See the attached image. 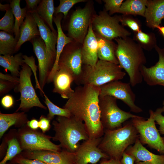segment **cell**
<instances>
[{"label": "cell", "mask_w": 164, "mask_h": 164, "mask_svg": "<svg viewBox=\"0 0 164 164\" xmlns=\"http://www.w3.org/2000/svg\"><path fill=\"white\" fill-rule=\"evenodd\" d=\"M100 87L91 85L76 87L63 106L73 116L83 121L89 138L102 137L104 129L100 120L99 105Z\"/></svg>", "instance_id": "1"}, {"label": "cell", "mask_w": 164, "mask_h": 164, "mask_svg": "<svg viewBox=\"0 0 164 164\" xmlns=\"http://www.w3.org/2000/svg\"><path fill=\"white\" fill-rule=\"evenodd\" d=\"M114 39L117 44L116 55L119 65L128 73L130 83L134 87L143 80L141 69L146 63L143 49L129 37Z\"/></svg>", "instance_id": "2"}, {"label": "cell", "mask_w": 164, "mask_h": 164, "mask_svg": "<svg viewBox=\"0 0 164 164\" xmlns=\"http://www.w3.org/2000/svg\"><path fill=\"white\" fill-rule=\"evenodd\" d=\"M52 124L55 132L52 138L60 142L63 149L75 152L80 141L89 138L84 122L73 116L70 117L58 116Z\"/></svg>", "instance_id": "3"}, {"label": "cell", "mask_w": 164, "mask_h": 164, "mask_svg": "<svg viewBox=\"0 0 164 164\" xmlns=\"http://www.w3.org/2000/svg\"><path fill=\"white\" fill-rule=\"evenodd\" d=\"M138 138V134L131 121H125L120 128L104 130L98 147L110 159L120 161L126 149Z\"/></svg>", "instance_id": "4"}, {"label": "cell", "mask_w": 164, "mask_h": 164, "mask_svg": "<svg viewBox=\"0 0 164 164\" xmlns=\"http://www.w3.org/2000/svg\"><path fill=\"white\" fill-rule=\"evenodd\" d=\"M122 69L119 64L98 60L94 66L85 65L82 67L80 84L100 87L110 82L121 80L126 75Z\"/></svg>", "instance_id": "5"}, {"label": "cell", "mask_w": 164, "mask_h": 164, "mask_svg": "<svg viewBox=\"0 0 164 164\" xmlns=\"http://www.w3.org/2000/svg\"><path fill=\"white\" fill-rule=\"evenodd\" d=\"M117 100L111 96L99 95L100 120L104 130L120 128L128 119L139 116L121 109L117 105Z\"/></svg>", "instance_id": "6"}, {"label": "cell", "mask_w": 164, "mask_h": 164, "mask_svg": "<svg viewBox=\"0 0 164 164\" xmlns=\"http://www.w3.org/2000/svg\"><path fill=\"white\" fill-rule=\"evenodd\" d=\"M153 111L149 110V117L147 120L139 116L131 118L130 121L138 134L141 143L155 149L161 155H164V143L156 127Z\"/></svg>", "instance_id": "7"}, {"label": "cell", "mask_w": 164, "mask_h": 164, "mask_svg": "<svg viewBox=\"0 0 164 164\" xmlns=\"http://www.w3.org/2000/svg\"><path fill=\"white\" fill-rule=\"evenodd\" d=\"M32 70L25 63L22 66L19 82L14 88L15 92H19L20 94L19 100L21 102L16 112L19 110L28 111L34 107L46 109V107L40 101L32 86L31 80Z\"/></svg>", "instance_id": "8"}, {"label": "cell", "mask_w": 164, "mask_h": 164, "mask_svg": "<svg viewBox=\"0 0 164 164\" xmlns=\"http://www.w3.org/2000/svg\"><path fill=\"white\" fill-rule=\"evenodd\" d=\"M120 16H111L104 11L93 18L92 25L100 36L110 41L129 37L131 33L120 24Z\"/></svg>", "instance_id": "9"}, {"label": "cell", "mask_w": 164, "mask_h": 164, "mask_svg": "<svg viewBox=\"0 0 164 164\" xmlns=\"http://www.w3.org/2000/svg\"><path fill=\"white\" fill-rule=\"evenodd\" d=\"M129 83L119 80L113 81L100 87V95H109L122 101L130 108L131 111L139 113L143 111L135 103L136 95Z\"/></svg>", "instance_id": "10"}, {"label": "cell", "mask_w": 164, "mask_h": 164, "mask_svg": "<svg viewBox=\"0 0 164 164\" xmlns=\"http://www.w3.org/2000/svg\"><path fill=\"white\" fill-rule=\"evenodd\" d=\"M21 147L29 151L47 150L58 152L62 150L60 145L50 140L51 138L35 130L28 129L19 133Z\"/></svg>", "instance_id": "11"}, {"label": "cell", "mask_w": 164, "mask_h": 164, "mask_svg": "<svg viewBox=\"0 0 164 164\" xmlns=\"http://www.w3.org/2000/svg\"><path fill=\"white\" fill-rule=\"evenodd\" d=\"M102 137L89 138L80 144L74 152L76 164H95L101 159H110L98 147Z\"/></svg>", "instance_id": "12"}, {"label": "cell", "mask_w": 164, "mask_h": 164, "mask_svg": "<svg viewBox=\"0 0 164 164\" xmlns=\"http://www.w3.org/2000/svg\"><path fill=\"white\" fill-rule=\"evenodd\" d=\"M24 155L29 159L41 160L46 164H76L75 153L64 149L58 152L26 150Z\"/></svg>", "instance_id": "13"}, {"label": "cell", "mask_w": 164, "mask_h": 164, "mask_svg": "<svg viewBox=\"0 0 164 164\" xmlns=\"http://www.w3.org/2000/svg\"><path fill=\"white\" fill-rule=\"evenodd\" d=\"M91 11L87 7L76 10L72 15L68 27L70 37L82 42L89 26Z\"/></svg>", "instance_id": "14"}, {"label": "cell", "mask_w": 164, "mask_h": 164, "mask_svg": "<svg viewBox=\"0 0 164 164\" xmlns=\"http://www.w3.org/2000/svg\"><path fill=\"white\" fill-rule=\"evenodd\" d=\"M34 52L38 62L39 86L41 93L46 83L51 70L50 68L45 44L40 36L36 37L30 41Z\"/></svg>", "instance_id": "15"}, {"label": "cell", "mask_w": 164, "mask_h": 164, "mask_svg": "<svg viewBox=\"0 0 164 164\" xmlns=\"http://www.w3.org/2000/svg\"><path fill=\"white\" fill-rule=\"evenodd\" d=\"M155 49L159 56L158 61L150 67L143 66L141 73L143 79L148 85L164 87V48H160L156 45Z\"/></svg>", "instance_id": "16"}, {"label": "cell", "mask_w": 164, "mask_h": 164, "mask_svg": "<svg viewBox=\"0 0 164 164\" xmlns=\"http://www.w3.org/2000/svg\"><path fill=\"white\" fill-rule=\"evenodd\" d=\"M74 80L73 74L67 66L60 65L59 69L56 73L53 79L54 88L53 92L60 94L64 99H68L74 92L71 84Z\"/></svg>", "instance_id": "17"}, {"label": "cell", "mask_w": 164, "mask_h": 164, "mask_svg": "<svg viewBox=\"0 0 164 164\" xmlns=\"http://www.w3.org/2000/svg\"><path fill=\"white\" fill-rule=\"evenodd\" d=\"M30 12L35 19L38 27L40 36L45 44L49 65L51 70L56 58V50L55 45L57 42V36L56 34L50 29L35 11Z\"/></svg>", "instance_id": "18"}, {"label": "cell", "mask_w": 164, "mask_h": 164, "mask_svg": "<svg viewBox=\"0 0 164 164\" xmlns=\"http://www.w3.org/2000/svg\"><path fill=\"white\" fill-rule=\"evenodd\" d=\"M82 63L81 49H79L72 51L63 50L60 58L59 66L62 65L69 68L73 74L74 81L79 84L82 71Z\"/></svg>", "instance_id": "19"}, {"label": "cell", "mask_w": 164, "mask_h": 164, "mask_svg": "<svg viewBox=\"0 0 164 164\" xmlns=\"http://www.w3.org/2000/svg\"><path fill=\"white\" fill-rule=\"evenodd\" d=\"M81 49L83 63L93 67L98 60V43L91 23L90 24L87 33L84 38Z\"/></svg>", "instance_id": "20"}, {"label": "cell", "mask_w": 164, "mask_h": 164, "mask_svg": "<svg viewBox=\"0 0 164 164\" xmlns=\"http://www.w3.org/2000/svg\"><path fill=\"white\" fill-rule=\"evenodd\" d=\"M125 152L135 157V162L142 161L150 164H164V155H156L150 152L143 146L139 138Z\"/></svg>", "instance_id": "21"}, {"label": "cell", "mask_w": 164, "mask_h": 164, "mask_svg": "<svg viewBox=\"0 0 164 164\" xmlns=\"http://www.w3.org/2000/svg\"><path fill=\"white\" fill-rule=\"evenodd\" d=\"M144 17L149 28L160 25L164 18V0H147Z\"/></svg>", "instance_id": "22"}, {"label": "cell", "mask_w": 164, "mask_h": 164, "mask_svg": "<svg viewBox=\"0 0 164 164\" xmlns=\"http://www.w3.org/2000/svg\"><path fill=\"white\" fill-rule=\"evenodd\" d=\"M61 16L60 15L53 18V21L57 30L56 54L54 63L48 77L47 83L53 82V77L59 69V63L61 54L66 46L71 43L72 40V38L66 36L62 30L61 24Z\"/></svg>", "instance_id": "23"}, {"label": "cell", "mask_w": 164, "mask_h": 164, "mask_svg": "<svg viewBox=\"0 0 164 164\" xmlns=\"http://www.w3.org/2000/svg\"><path fill=\"white\" fill-rule=\"evenodd\" d=\"M40 36L37 24L31 12H28L20 28V36L15 49L18 51L22 45L27 41Z\"/></svg>", "instance_id": "24"}, {"label": "cell", "mask_w": 164, "mask_h": 164, "mask_svg": "<svg viewBox=\"0 0 164 164\" xmlns=\"http://www.w3.org/2000/svg\"><path fill=\"white\" fill-rule=\"evenodd\" d=\"M97 38L98 43L97 56L99 60L119 64L116 55L117 45L115 46L112 41L101 36Z\"/></svg>", "instance_id": "25"}, {"label": "cell", "mask_w": 164, "mask_h": 164, "mask_svg": "<svg viewBox=\"0 0 164 164\" xmlns=\"http://www.w3.org/2000/svg\"><path fill=\"white\" fill-rule=\"evenodd\" d=\"M21 53L13 56L10 55L0 56V65L9 71L12 75L19 77L20 67L25 63Z\"/></svg>", "instance_id": "26"}, {"label": "cell", "mask_w": 164, "mask_h": 164, "mask_svg": "<svg viewBox=\"0 0 164 164\" xmlns=\"http://www.w3.org/2000/svg\"><path fill=\"white\" fill-rule=\"evenodd\" d=\"M147 0H126L122 3L118 13L125 15H139L144 17Z\"/></svg>", "instance_id": "27"}, {"label": "cell", "mask_w": 164, "mask_h": 164, "mask_svg": "<svg viewBox=\"0 0 164 164\" xmlns=\"http://www.w3.org/2000/svg\"><path fill=\"white\" fill-rule=\"evenodd\" d=\"M24 112L5 114L0 113V138L11 126L17 124H24L27 121Z\"/></svg>", "instance_id": "28"}, {"label": "cell", "mask_w": 164, "mask_h": 164, "mask_svg": "<svg viewBox=\"0 0 164 164\" xmlns=\"http://www.w3.org/2000/svg\"><path fill=\"white\" fill-rule=\"evenodd\" d=\"M39 16L48 25L51 31L56 34L53 24L55 8L53 0H43L39 4L35 11Z\"/></svg>", "instance_id": "29"}, {"label": "cell", "mask_w": 164, "mask_h": 164, "mask_svg": "<svg viewBox=\"0 0 164 164\" xmlns=\"http://www.w3.org/2000/svg\"><path fill=\"white\" fill-rule=\"evenodd\" d=\"M20 0H13L10 2V4L12 12L15 17L13 32L15 38L18 41L20 36V26L23 22L28 12L26 7L23 8L20 7Z\"/></svg>", "instance_id": "30"}, {"label": "cell", "mask_w": 164, "mask_h": 164, "mask_svg": "<svg viewBox=\"0 0 164 164\" xmlns=\"http://www.w3.org/2000/svg\"><path fill=\"white\" fill-rule=\"evenodd\" d=\"M133 39L143 49L147 51L151 50L157 45L155 36L153 32H145L142 30L135 32Z\"/></svg>", "instance_id": "31"}, {"label": "cell", "mask_w": 164, "mask_h": 164, "mask_svg": "<svg viewBox=\"0 0 164 164\" xmlns=\"http://www.w3.org/2000/svg\"><path fill=\"white\" fill-rule=\"evenodd\" d=\"M18 40L13 36L5 32H0V54L12 55L16 52Z\"/></svg>", "instance_id": "32"}, {"label": "cell", "mask_w": 164, "mask_h": 164, "mask_svg": "<svg viewBox=\"0 0 164 164\" xmlns=\"http://www.w3.org/2000/svg\"><path fill=\"white\" fill-rule=\"evenodd\" d=\"M43 94L45 98L44 103L49 110L47 118L50 120L53 119L55 115L66 117H70L72 116L71 113L68 110L60 108L56 105L50 100L45 93Z\"/></svg>", "instance_id": "33"}, {"label": "cell", "mask_w": 164, "mask_h": 164, "mask_svg": "<svg viewBox=\"0 0 164 164\" xmlns=\"http://www.w3.org/2000/svg\"><path fill=\"white\" fill-rule=\"evenodd\" d=\"M8 145L6 154L0 164H5L8 161L12 159L22 150L17 140L15 138L9 140L8 141Z\"/></svg>", "instance_id": "34"}, {"label": "cell", "mask_w": 164, "mask_h": 164, "mask_svg": "<svg viewBox=\"0 0 164 164\" xmlns=\"http://www.w3.org/2000/svg\"><path fill=\"white\" fill-rule=\"evenodd\" d=\"M6 11L4 15L0 20V29L11 34L14 33L15 20L10 7Z\"/></svg>", "instance_id": "35"}, {"label": "cell", "mask_w": 164, "mask_h": 164, "mask_svg": "<svg viewBox=\"0 0 164 164\" xmlns=\"http://www.w3.org/2000/svg\"><path fill=\"white\" fill-rule=\"evenodd\" d=\"M84 0H60L58 7L55 8L54 13L57 14L62 13L66 18L70 10L77 3L84 2Z\"/></svg>", "instance_id": "36"}, {"label": "cell", "mask_w": 164, "mask_h": 164, "mask_svg": "<svg viewBox=\"0 0 164 164\" xmlns=\"http://www.w3.org/2000/svg\"><path fill=\"white\" fill-rule=\"evenodd\" d=\"M120 22L122 26L128 27L134 31V32L142 30L140 22L131 15H123L120 16Z\"/></svg>", "instance_id": "37"}, {"label": "cell", "mask_w": 164, "mask_h": 164, "mask_svg": "<svg viewBox=\"0 0 164 164\" xmlns=\"http://www.w3.org/2000/svg\"><path fill=\"white\" fill-rule=\"evenodd\" d=\"M106 11H109V14L118 13L123 0H104Z\"/></svg>", "instance_id": "38"}, {"label": "cell", "mask_w": 164, "mask_h": 164, "mask_svg": "<svg viewBox=\"0 0 164 164\" xmlns=\"http://www.w3.org/2000/svg\"><path fill=\"white\" fill-rule=\"evenodd\" d=\"M161 108H157L153 111V117L156 123L159 125V132L160 134L164 135V116L162 113ZM164 143V137H162Z\"/></svg>", "instance_id": "39"}, {"label": "cell", "mask_w": 164, "mask_h": 164, "mask_svg": "<svg viewBox=\"0 0 164 164\" xmlns=\"http://www.w3.org/2000/svg\"><path fill=\"white\" fill-rule=\"evenodd\" d=\"M17 84L14 83L2 80H0V94L2 96L7 93Z\"/></svg>", "instance_id": "40"}, {"label": "cell", "mask_w": 164, "mask_h": 164, "mask_svg": "<svg viewBox=\"0 0 164 164\" xmlns=\"http://www.w3.org/2000/svg\"><path fill=\"white\" fill-rule=\"evenodd\" d=\"M50 121L47 118L42 115L39 121V126L43 133L48 131L50 128Z\"/></svg>", "instance_id": "41"}, {"label": "cell", "mask_w": 164, "mask_h": 164, "mask_svg": "<svg viewBox=\"0 0 164 164\" xmlns=\"http://www.w3.org/2000/svg\"><path fill=\"white\" fill-rule=\"evenodd\" d=\"M2 106L5 108H8L12 107L14 104V99L12 97L7 95L3 97L1 100Z\"/></svg>", "instance_id": "42"}, {"label": "cell", "mask_w": 164, "mask_h": 164, "mask_svg": "<svg viewBox=\"0 0 164 164\" xmlns=\"http://www.w3.org/2000/svg\"><path fill=\"white\" fill-rule=\"evenodd\" d=\"M16 162L19 164H46L43 161L39 160L23 158L17 159Z\"/></svg>", "instance_id": "43"}, {"label": "cell", "mask_w": 164, "mask_h": 164, "mask_svg": "<svg viewBox=\"0 0 164 164\" xmlns=\"http://www.w3.org/2000/svg\"><path fill=\"white\" fill-rule=\"evenodd\" d=\"M135 157L125 152L123 154L120 162L122 164H134L135 162Z\"/></svg>", "instance_id": "44"}, {"label": "cell", "mask_w": 164, "mask_h": 164, "mask_svg": "<svg viewBox=\"0 0 164 164\" xmlns=\"http://www.w3.org/2000/svg\"><path fill=\"white\" fill-rule=\"evenodd\" d=\"M28 12H31L36 11L38 5L39 3L41 0H26Z\"/></svg>", "instance_id": "45"}, {"label": "cell", "mask_w": 164, "mask_h": 164, "mask_svg": "<svg viewBox=\"0 0 164 164\" xmlns=\"http://www.w3.org/2000/svg\"><path fill=\"white\" fill-rule=\"evenodd\" d=\"M0 78L1 80L10 81L18 84L19 80V77H15L12 75L4 74L0 73Z\"/></svg>", "instance_id": "46"}, {"label": "cell", "mask_w": 164, "mask_h": 164, "mask_svg": "<svg viewBox=\"0 0 164 164\" xmlns=\"http://www.w3.org/2000/svg\"><path fill=\"white\" fill-rule=\"evenodd\" d=\"M28 126L32 129L36 130L39 126V121L36 119H33L27 122Z\"/></svg>", "instance_id": "47"}, {"label": "cell", "mask_w": 164, "mask_h": 164, "mask_svg": "<svg viewBox=\"0 0 164 164\" xmlns=\"http://www.w3.org/2000/svg\"><path fill=\"white\" fill-rule=\"evenodd\" d=\"M104 159L99 164H122L119 160L113 159Z\"/></svg>", "instance_id": "48"}, {"label": "cell", "mask_w": 164, "mask_h": 164, "mask_svg": "<svg viewBox=\"0 0 164 164\" xmlns=\"http://www.w3.org/2000/svg\"><path fill=\"white\" fill-rule=\"evenodd\" d=\"M10 7V4L2 5L1 3L0 4V10L2 11H6Z\"/></svg>", "instance_id": "49"}, {"label": "cell", "mask_w": 164, "mask_h": 164, "mask_svg": "<svg viewBox=\"0 0 164 164\" xmlns=\"http://www.w3.org/2000/svg\"><path fill=\"white\" fill-rule=\"evenodd\" d=\"M155 28L158 29L160 32L164 36V26H161L160 25L157 26L155 27Z\"/></svg>", "instance_id": "50"}, {"label": "cell", "mask_w": 164, "mask_h": 164, "mask_svg": "<svg viewBox=\"0 0 164 164\" xmlns=\"http://www.w3.org/2000/svg\"><path fill=\"white\" fill-rule=\"evenodd\" d=\"M135 163L136 164H150L149 163L142 161L138 162Z\"/></svg>", "instance_id": "51"}, {"label": "cell", "mask_w": 164, "mask_h": 164, "mask_svg": "<svg viewBox=\"0 0 164 164\" xmlns=\"http://www.w3.org/2000/svg\"><path fill=\"white\" fill-rule=\"evenodd\" d=\"M162 104L163 107L162 108H161L162 111V113H164V101L163 102Z\"/></svg>", "instance_id": "52"}]
</instances>
